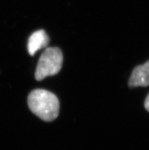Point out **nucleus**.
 <instances>
[{
	"mask_svg": "<svg viewBox=\"0 0 149 150\" xmlns=\"http://www.w3.org/2000/svg\"><path fill=\"white\" fill-rule=\"evenodd\" d=\"M28 105L31 112L44 121H52L59 112V101L53 93L44 89H35L29 94Z\"/></svg>",
	"mask_w": 149,
	"mask_h": 150,
	"instance_id": "nucleus-1",
	"label": "nucleus"
},
{
	"mask_svg": "<svg viewBox=\"0 0 149 150\" xmlns=\"http://www.w3.org/2000/svg\"><path fill=\"white\" fill-rule=\"evenodd\" d=\"M63 62V57L59 47L46 48L40 56L36 72L35 79L41 81L47 76H55L61 70Z\"/></svg>",
	"mask_w": 149,
	"mask_h": 150,
	"instance_id": "nucleus-2",
	"label": "nucleus"
},
{
	"mask_svg": "<svg viewBox=\"0 0 149 150\" xmlns=\"http://www.w3.org/2000/svg\"><path fill=\"white\" fill-rule=\"evenodd\" d=\"M130 87H145L149 86V60L133 69L129 81Z\"/></svg>",
	"mask_w": 149,
	"mask_h": 150,
	"instance_id": "nucleus-3",
	"label": "nucleus"
},
{
	"mask_svg": "<svg viewBox=\"0 0 149 150\" xmlns=\"http://www.w3.org/2000/svg\"><path fill=\"white\" fill-rule=\"evenodd\" d=\"M49 41V37L44 30H37L30 36L28 41V50L30 56H34L37 50L46 47Z\"/></svg>",
	"mask_w": 149,
	"mask_h": 150,
	"instance_id": "nucleus-4",
	"label": "nucleus"
},
{
	"mask_svg": "<svg viewBox=\"0 0 149 150\" xmlns=\"http://www.w3.org/2000/svg\"><path fill=\"white\" fill-rule=\"evenodd\" d=\"M145 109L148 111H149V94L148 95L147 98L145 99Z\"/></svg>",
	"mask_w": 149,
	"mask_h": 150,
	"instance_id": "nucleus-5",
	"label": "nucleus"
}]
</instances>
